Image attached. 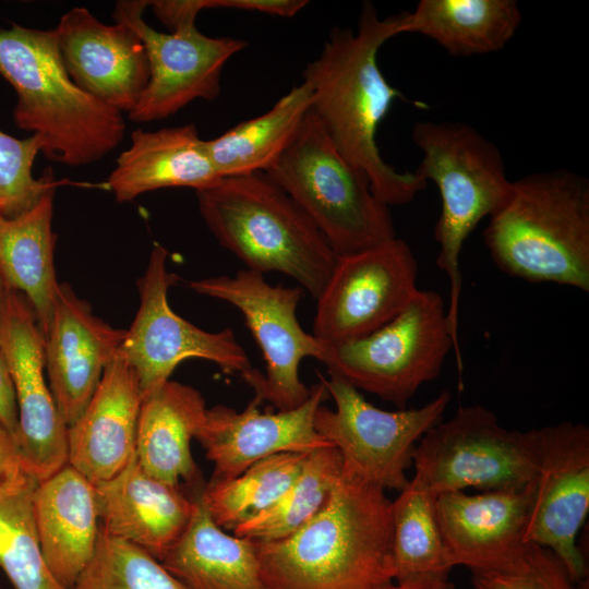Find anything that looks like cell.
Masks as SVG:
<instances>
[{
	"mask_svg": "<svg viewBox=\"0 0 589 589\" xmlns=\"http://www.w3.org/2000/svg\"><path fill=\"white\" fill-rule=\"evenodd\" d=\"M399 13L381 19L363 2L357 31L335 27L320 56L303 70L312 94L311 110L339 153L369 179L388 207L411 202L426 187L413 172H399L381 156L376 131L401 94L380 70L382 45L398 35Z\"/></svg>",
	"mask_w": 589,
	"mask_h": 589,
	"instance_id": "1",
	"label": "cell"
},
{
	"mask_svg": "<svg viewBox=\"0 0 589 589\" xmlns=\"http://www.w3.org/2000/svg\"><path fill=\"white\" fill-rule=\"evenodd\" d=\"M253 542L271 589H382L394 581L392 501L342 474L302 527Z\"/></svg>",
	"mask_w": 589,
	"mask_h": 589,
	"instance_id": "2",
	"label": "cell"
},
{
	"mask_svg": "<svg viewBox=\"0 0 589 589\" xmlns=\"http://www.w3.org/2000/svg\"><path fill=\"white\" fill-rule=\"evenodd\" d=\"M0 75L16 94L14 123L44 141L47 158L71 167L88 165L122 141V112L73 82L55 28L16 23L0 28Z\"/></svg>",
	"mask_w": 589,
	"mask_h": 589,
	"instance_id": "3",
	"label": "cell"
},
{
	"mask_svg": "<svg viewBox=\"0 0 589 589\" xmlns=\"http://www.w3.org/2000/svg\"><path fill=\"white\" fill-rule=\"evenodd\" d=\"M493 262L512 277L589 292V181L568 169L512 181L483 232Z\"/></svg>",
	"mask_w": 589,
	"mask_h": 589,
	"instance_id": "4",
	"label": "cell"
},
{
	"mask_svg": "<svg viewBox=\"0 0 589 589\" xmlns=\"http://www.w3.org/2000/svg\"><path fill=\"white\" fill-rule=\"evenodd\" d=\"M200 214L245 269L281 273L317 299L337 261L329 243L265 172L223 178L196 191Z\"/></svg>",
	"mask_w": 589,
	"mask_h": 589,
	"instance_id": "5",
	"label": "cell"
},
{
	"mask_svg": "<svg viewBox=\"0 0 589 589\" xmlns=\"http://www.w3.org/2000/svg\"><path fill=\"white\" fill-rule=\"evenodd\" d=\"M411 137L422 152L414 172L426 182L433 181L441 195V214L434 228L440 247L435 262L449 279L447 320L455 357L460 358V253L479 221L504 204L512 181L497 146L469 124L419 121L413 125Z\"/></svg>",
	"mask_w": 589,
	"mask_h": 589,
	"instance_id": "6",
	"label": "cell"
},
{
	"mask_svg": "<svg viewBox=\"0 0 589 589\" xmlns=\"http://www.w3.org/2000/svg\"><path fill=\"white\" fill-rule=\"evenodd\" d=\"M265 173L314 223L337 256L396 238L389 207L374 194L366 176L339 153L311 109Z\"/></svg>",
	"mask_w": 589,
	"mask_h": 589,
	"instance_id": "7",
	"label": "cell"
},
{
	"mask_svg": "<svg viewBox=\"0 0 589 589\" xmlns=\"http://www.w3.org/2000/svg\"><path fill=\"white\" fill-rule=\"evenodd\" d=\"M322 346L321 361L328 372L399 409L406 408L422 384L438 376L448 352H455L443 298L434 290L420 289L374 332Z\"/></svg>",
	"mask_w": 589,
	"mask_h": 589,
	"instance_id": "8",
	"label": "cell"
},
{
	"mask_svg": "<svg viewBox=\"0 0 589 589\" xmlns=\"http://www.w3.org/2000/svg\"><path fill=\"white\" fill-rule=\"evenodd\" d=\"M414 480L435 495L521 490L536 477L537 429L508 430L482 405L460 407L418 442Z\"/></svg>",
	"mask_w": 589,
	"mask_h": 589,
	"instance_id": "9",
	"label": "cell"
},
{
	"mask_svg": "<svg viewBox=\"0 0 589 589\" xmlns=\"http://www.w3.org/2000/svg\"><path fill=\"white\" fill-rule=\"evenodd\" d=\"M325 384L335 410L320 406L314 418L316 432L339 453L341 474L386 490H404L406 470L412 465L420 438L442 417L450 394L443 390L422 407L387 411L364 399L360 390L328 372Z\"/></svg>",
	"mask_w": 589,
	"mask_h": 589,
	"instance_id": "10",
	"label": "cell"
},
{
	"mask_svg": "<svg viewBox=\"0 0 589 589\" xmlns=\"http://www.w3.org/2000/svg\"><path fill=\"white\" fill-rule=\"evenodd\" d=\"M189 287L236 306L260 347L266 371L252 369L242 378L255 396L267 400L278 410L302 405L311 394L299 377V365L306 357L321 361L323 346L306 333L297 317L304 296L299 287L273 286L263 274L240 269L235 275L192 280Z\"/></svg>",
	"mask_w": 589,
	"mask_h": 589,
	"instance_id": "11",
	"label": "cell"
},
{
	"mask_svg": "<svg viewBox=\"0 0 589 589\" xmlns=\"http://www.w3.org/2000/svg\"><path fill=\"white\" fill-rule=\"evenodd\" d=\"M167 257L163 245L153 248L137 281L140 306L119 351L134 369L143 398L169 381L185 359H205L241 377L253 369L231 328L207 332L172 311L167 293L178 277L167 271Z\"/></svg>",
	"mask_w": 589,
	"mask_h": 589,
	"instance_id": "12",
	"label": "cell"
},
{
	"mask_svg": "<svg viewBox=\"0 0 589 589\" xmlns=\"http://www.w3.org/2000/svg\"><path fill=\"white\" fill-rule=\"evenodd\" d=\"M148 5L144 0L118 1L112 13L137 33L148 59V83L129 112L135 122L165 119L195 99H216L226 62L247 46L243 39L204 35L196 19L178 23L170 33L158 32L143 19Z\"/></svg>",
	"mask_w": 589,
	"mask_h": 589,
	"instance_id": "13",
	"label": "cell"
},
{
	"mask_svg": "<svg viewBox=\"0 0 589 589\" xmlns=\"http://www.w3.org/2000/svg\"><path fill=\"white\" fill-rule=\"evenodd\" d=\"M411 248L394 238L338 256L316 299L313 336L332 345L365 336L394 318L418 291Z\"/></svg>",
	"mask_w": 589,
	"mask_h": 589,
	"instance_id": "14",
	"label": "cell"
},
{
	"mask_svg": "<svg viewBox=\"0 0 589 589\" xmlns=\"http://www.w3.org/2000/svg\"><path fill=\"white\" fill-rule=\"evenodd\" d=\"M588 509V426L565 421L537 429V469L526 540L551 551L574 584L587 578L576 540Z\"/></svg>",
	"mask_w": 589,
	"mask_h": 589,
	"instance_id": "15",
	"label": "cell"
},
{
	"mask_svg": "<svg viewBox=\"0 0 589 589\" xmlns=\"http://www.w3.org/2000/svg\"><path fill=\"white\" fill-rule=\"evenodd\" d=\"M0 348L13 381L17 443L26 470L39 482L68 465V425L45 377V337L29 302L4 286Z\"/></svg>",
	"mask_w": 589,
	"mask_h": 589,
	"instance_id": "16",
	"label": "cell"
},
{
	"mask_svg": "<svg viewBox=\"0 0 589 589\" xmlns=\"http://www.w3.org/2000/svg\"><path fill=\"white\" fill-rule=\"evenodd\" d=\"M533 481L521 490L437 495L436 515L455 566L498 574L529 567L538 546L526 540Z\"/></svg>",
	"mask_w": 589,
	"mask_h": 589,
	"instance_id": "17",
	"label": "cell"
},
{
	"mask_svg": "<svg viewBox=\"0 0 589 589\" xmlns=\"http://www.w3.org/2000/svg\"><path fill=\"white\" fill-rule=\"evenodd\" d=\"M299 407L262 412L254 396L241 412L224 405L207 408L195 438L214 465L212 480L232 479L253 464L281 453H308L333 446L314 428L316 410L329 395L320 382Z\"/></svg>",
	"mask_w": 589,
	"mask_h": 589,
	"instance_id": "18",
	"label": "cell"
},
{
	"mask_svg": "<svg viewBox=\"0 0 589 589\" xmlns=\"http://www.w3.org/2000/svg\"><path fill=\"white\" fill-rule=\"evenodd\" d=\"M105 24L86 8L64 13L57 27L58 47L73 82L108 106L130 112L149 80L143 41L124 22Z\"/></svg>",
	"mask_w": 589,
	"mask_h": 589,
	"instance_id": "19",
	"label": "cell"
},
{
	"mask_svg": "<svg viewBox=\"0 0 589 589\" xmlns=\"http://www.w3.org/2000/svg\"><path fill=\"white\" fill-rule=\"evenodd\" d=\"M127 329L94 315L68 284H59L45 334V369L57 408L68 425L84 411Z\"/></svg>",
	"mask_w": 589,
	"mask_h": 589,
	"instance_id": "20",
	"label": "cell"
},
{
	"mask_svg": "<svg viewBox=\"0 0 589 589\" xmlns=\"http://www.w3.org/2000/svg\"><path fill=\"white\" fill-rule=\"evenodd\" d=\"M142 400L139 377L119 352L84 411L68 428V464L94 485L118 474L135 457Z\"/></svg>",
	"mask_w": 589,
	"mask_h": 589,
	"instance_id": "21",
	"label": "cell"
},
{
	"mask_svg": "<svg viewBox=\"0 0 589 589\" xmlns=\"http://www.w3.org/2000/svg\"><path fill=\"white\" fill-rule=\"evenodd\" d=\"M100 529L161 561L187 529L195 497L147 473L134 457L111 479L95 484Z\"/></svg>",
	"mask_w": 589,
	"mask_h": 589,
	"instance_id": "22",
	"label": "cell"
},
{
	"mask_svg": "<svg viewBox=\"0 0 589 589\" xmlns=\"http://www.w3.org/2000/svg\"><path fill=\"white\" fill-rule=\"evenodd\" d=\"M33 508L48 567L63 587L73 589L100 533L95 485L68 464L37 482Z\"/></svg>",
	"mask_w": 589,
	"mask_h": 589,
	"instance_id": "23",
	"label": "cell"
},
{
	"mask_svg": "<svg viewBox=\"0 0 589 589\" xmlns=\"http://www.w3.org/2000/svg\"><path fill=\"white\" fill-rule=\"evenodd\" d=\"M221 179L205 153L197 129L185 124L133 131L131 144L118 157L107 185L116 200L123 203L158 189L200 191Z\"/></svg>",
	"mask_w": 589,
	"mask_h": 589,
	"instance_id": "24",
	"label": "cell"
},
{
	"mask_svg": "<svg viewBox=\"0 0 589 589\" xmlns=\"http://www.w3.org/2000/svg\"><path fill=\"white\" fill-rule=\"evenodd\" d=\"M206 410L197 389L170 380L145 396L136 429L135 457L140 466L172 486H179L180 480L194 481L197 468L191 441Z\"/></svg>",
	"mask_w": 589,
	"mask_h": 589,
	"instance_id": "25",
	"label": "cell"
},
{
	"mask_svg": "<svg viewBox=\"0 0 589 589\" xmlns=\"http://www.w3.org/2000/svg\"><path fill=\"white\" fill-rule=\"evenodd\" d=\"M200 492L190 524L160 562L190 589H271L254 542L218 527Z\"/></svg>",
	"mask_w": 589,
	"mask_h": 589,
	"instance_id": "26",
	"label": "cell"
},
{
	"mask_svg": "<svg viewBox=\"0 0 589 589\" xmlns=\"http://www.w3.org/2000/svg\"><path fill=\"white\" fill-rule=\"evenodd\" d=\"M521 20L515 0H420L399 13L398 35L421 34L452 56H479L503 49Z\"/></svg>",
	"mask_w": 589,
	"mask_h": 589,
	"instance_id": "27",
	"label": "cell"
},
{
	"mask_svg": "<svg viewBox=\"0 0 589 589\" xmlns=\"http://www.w3.org/2000/svg\"><path fill=\"white\" fill-rule=\"evenodd\" d=\"M56 188L25 213L0 220V274L3 285L25 296L44 336L48 330L59 283L51 221Z\"/></svg>",
	"mask_w": 589,
	"mask_h": 589,
	"instance_id": "28",
	"label": "cell"
},
{
	"mask_svg": "<svg viewBox=\"0 0 589 589\" xmlns=\"http://www.w3.org/2000/svg\"><path fill=\"white\" fill-rule=\"evenodd\" d=\"M311 106V89L302 81L268 111L204 141L216 172L221 178L267 172L293 140Z\"/></svg>",
	"mask_w": 589,
	"mask_h": 589,
	"instance_id": "29",
	"label": "cell"
},
{
	"mask_svg": "<svg viewBox=\"0 0 589 589\" xmlns=\"http://www.w3.org/2000/svg\"><path fill=\"white\" fill-rule=\"evenodd\" d=\"M436 497L411 479L392 502L394 581L446 579L455 567L438 524Z\"/></svg>",
	"mask_w": 589,
	"mask_h": 589,
	"instance_id": "30",
	"label": "cell"
},
{
	"mask_svg": "<svg viewBox=\"0 0 589 589\" xmlns=\"http://www.w3.org/2000/svg\"><path fill=\"white\" fill-rule=\"evenodd\" d=\"M308 453L276 454L232 479H211L200 496L213 521L235 531L271 508L297 479Z\"/></svg>",
	"mask_w": 589,
	"mask_h": 589,
	"instance_id": "31",
	"label": "cell"
},
{
	"mask_svg": "<svg viewBox=\"0 0 589 589\" xmlns=\"http://www.w3.org/2000/svg\"><path fill=\"white\" fill-rule=\"evenodd\" d=\"M28 472L0 483V568L15 589H67L50 572L35 524Z\"/></svg>",
	"mask_w": 589,
	"mask_h": 589,
	"instance_id": "32",
	"label": "cell"
},
{
	"mask_svg": "<svg viewBox=\"0 0 589 589\" xmlns=\"http://www.w3.org/2000/svg\"><path fill=\"white\" fill-rule=\"evenodd\" d=\"M340 474L341 458L334 446L309 452L286 493L271 508L239 526L233 534L252 541H272L291 534L324 506Z\"/></svg>",
	"mask_w": 589,
	"mask_h": 589,
	"instance_id": "33",
	"label": "cell"
},
{
	"mask_svg": "<svg viewBox=\"0 0 589 589\" xmlns=\"http://www.w3.org/2000/svg\"><path fill=\"white\" fill-rule=\"evenodd\" d=\"M73 589H190L146 550L100 529Z\"/></svg>",
	"mask_w": 589,
	"mask_h": 589,
	"instance_id": "34",
	"label": "cell"
},
{
	"mask_svg": "<svg viewBox=\"0 0 589 589\" xmlns=\"http://www.w3.org/2000/svg\"><path fill=\"white\" fill-rule=\"evenodd\" d=\"M44 141L32 134L20 140L0 130V202L2 217L13 218L31 209L51 188L58 185L50 169L40 179L33 176V165Z\"/></svg>",
	"mask_w": 589,
	"mask_h": 589,
	"instance_id": "35",
	"label": "cell"
},
{
	"mask_svg": "<svg viewBox=\"0 0 589 589\" xmlns=\"http://www.w3.org/2000/svg\"><path fill=\"white\" fill-rule=\"evenodd\" d=\"M476 589H587L576 588L562 562L548 549L537 546L529 567L516 574L472 572Z\"/></svg>",
	"mask_w": 589,
	"mask_h": 589,
	"instance_id": "36",
	"label": "cell"
},
{
	"mask_svg": "<svg viewBox=\"0 0 589 589\" xmlns=\"http://www.w3.org/2000/svg\"><path fill=\"white\" fill-rule=\"evenodd\" d=\"M308 3L305 0H211V9H236L291 17Z\"/></svg>",
	"mask_w": 589,
	"mask_h": 589,
	"instance_id": "37",
	"label": "cell"
},
{
	"mask_svg": "<svg viewBox=\"0 0 589 589\" xmlns=\"http://www.w3.org/2000/svg\"><path fill=\"white\" fill-rule=\"evenodd\" d=\"M0 422L17 441V407L10 369L0 348ZM19 444V443H17Z\"/></svg>",
	"mask_w": 589,
	"mask_h": 589,
	"instance_id": "38",
	"label": "cell"
},
{
	"mask_svg": "<svg viewBox=\"0 0 589 589\" xmlns=\"http://www.w3.org/2000/svg\"><path fill=\"white\" fill-rule=\"evenodd\" d=\"M23 472L28 471L26 470L17 441L0 422V483L11 480Z\"/></svg>",
	"mask_w": 589,
	"mask_h": 589,
	"instance_id": "39",
	"label": "cell"
},
{
	"mask_svg": "<svg viewBox=\"0 0 589 589\" xmlns=\"http://www.w3.org/2000/svg\"><path fill=\"white\" fill-rule=\"evenodd\" d=\"M382 589H455V587L448 578H446L393 581Z\"/></svg>",
	"mask_w": 589,
	"mask_h": 589,
	"instance_id": "40",
	"label": "cell"
},
{
	"mask_svg": "<svg viewBox=\"0 0 589 589\" xmlns=\"http://www.w3.org/2000/svg\"><path fill=\"white\" fill-rule=\"evenodd\" d=\"M3 289H4V285H3V280L0 274V305H1V300H2Z\"/></svg>",
	"mask_w": 589,
	"mask_h": 589,
	"instance_id": "41",
	"label": "cell"
},
{
	"mask_svg": "<svg viewBox=\"0 0 589 589\" xmlns=\"http://www.w3.org/2000/svg\"><path fill=\"white\" fill-rule=\"evenodd\" d=\"M2 209H3V204L0 202V220L3 218L2 217Z\"/></svg>",
	"mask_w": 589,
	"mask_h": 589,
	"instance_id": "42",
	"label": "cell"
}]
</instances>
